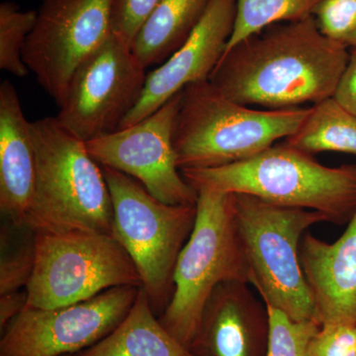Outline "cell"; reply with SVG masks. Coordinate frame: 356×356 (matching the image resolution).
I'll return each instance as SVG.
<instances>
[{
    "instance_id": "9c48e42d",
    "label": "cell",
    "mask_w": 356,
    "mask_h": 356,
    "mask_svg": "<svg viewBox=\"0 0 356 356\" xmlns=\"http://www.w3.org/2000/svg\"><path fill=\"white\" fill-rule=\"evenodd\" d=\"M147 76L132 47L112 34L74 72L56 118L84 143L116 132L139 102Z\"/></svg>"
},
{
    "instance_id": "d4e9b609",
    "label": "cell",
    "mask_w": 356,
    "mask_h": 356,
    "mask_svg": "<svg viewBox=\"0 0 356 356\" xmlns=\"http://www.w3.org/2000/svg\"><path fill=\"white\" fill-rule=\"evenodd\" d=\"M161 0H114L113 34L132 47L134 40Z\"/></svg>"
},
{
    "instance_id": "d6986e66",
    "label": "cell",
    "mask_w": 356,
    "mask_h": 356,
    "mask_svg": "<svg viewBox=\"0 0 356 356\" xmlns=\"http://www.w3.org/2000/svg\"><path fill=\"white\" fill-rule=\"evenodd\" d=\"M304 153L334 152L356 156V116L334 97L311 106L298 130L284 140Z\"/></svg>"
},
{
    "instance_id": "ba28073f",
    "label": "cell",
    "mask_w": 356,
    "mask_h": 356,
    "mask_svg": "<svg viewBox=\"0 0 356 356\" xmlns=\"http://www.w3.org/2000/svg\"><path fill=\"white\" fill-rule=\"evenodd\" d=\"M36 264L27 307L74 305L121 286L142 287L137 267L109 234L35 232Z\"/></svg>"
},
{
    "instance_id": "ac0fdd59",
    "label": "cell",
    "mask_w": 356,
    "mask_h": 356,
    "mask_svg": "<svg viewBox=\"0 0 356 356\" xmlns=\"http://www.w3.org/2000/svg\"><path fill=\"white\" fill-rule=\"evenodd\" d=\"M212 0H161L138 33L132 51L144 67L161 65L197 27Z\"/></svg>"
},
{
    "instance_id": "ffe728a7",
    "label": "cell",
    "mask_w": 356,
    "mask_h": 356,
    "mask_svg": "<svg viewBox=\"0 0 356 356\" xmlns=\"http://www.w3.org/2000/svg\"><path fill=\"white\" fill-rule=\"evenodd\" d=\"M321 0H236L233 34L226 51L268 26L313 16Z\"/></svg>"
},
{
    "instance_id": "3957f363",
    "label": "cell",
    "mask_w": 356,
    "mask_h": 356,
    "mask_svg": "<svg viewBox=\"0 0 356 356\" xmlns=\"http://www.w3.org/2000/svg\"><path fill=\"white\" fill-rule=\"evenodd\" d=\"M36 181L25 219L34 232L113 231V204L102 166L86 143L56 117L30 122Z\"/></svg>"
},
{
    "instance_id": "83f0119b",
    "label": "cell",
    "mask_w": 356,
    "mask_h": 356,
    "mask_svg": "<svg viewBox=\"0 0 356 356\" xmlns=\"http://www.w3.org/2000/svg\"><path fill=\"white\" fill-rule=\"evenodd\" d=\"M28 294L26 289L0 295V330L1 332L7 325L17 317L27 306Z\"/></svg>"
},
{
    "instance_id": "7a4b0ae2",
    "label": "cell",
    "mask_w": 356,
    "mask_h": 356,
    "mask_svg": "<svg viewBox=\"0 0 356 356\" xmlns=\"http://www.w3.org/2000/svg\"><path fill=\"white\" fill-rule=\"evenodd\" d=\"M180 172L197 192L247 194L315 211L339 226L348 225L356 212V165H324L285 142L232 165Z\"/></svg>"
},
{
    "instance_id": "484cf974",
    "label": "cell",
    "mask_w": 356,
    "mask_h": 356,
    "mask_svg": "<svg viewBox=\"0 0 356 356\" xmlns=\"http://www.w3.org/2000/svg\"><path fill=\"white\" fill-rule=\"evenodd\" d=\"M356 325L327 324L309 344L308 356H356Z\"/></svg>"
},
{
    "instance_id": "7c38bea8",
    "label": "cell",
    "mask_w": 356,
    "mask_h": 356,
    "mask_svg": "<svg viewBox=\"0 0 356 356\" xmlns=\"http://www.w3.org/2000/svg\"><path fill=\"white\" fill-rule=\"evenodd\" d=\"M184 90L138 123L86 143L88 153L100 165L134 178L154 198L170 205H196L198 200V192L178 168L173 145Z\"/></svg>"
},
{
    "instance_id": "f1b7e54d",
    "label": "cell",
    "mask_w": 356,
    "mask_h": 356,
    "mask_svg": "<svg viewBox=\"0 0 356 356\" xmlns=\"http://www.w3.org/2000/svg\"><path fill=\"white\" fill-rule=\"evenodd\" d=\"M344 44H346L348 48L356 49V28L353 30L350 36L348 37V39L344 41Z\"/></svg>"
},
{
    "instance_id": "30bf717a",
    "label": "cell",
    "mask_w": 356,
    "mask_h": 356,
    "mask_svg": "<svg viewBox=\"0 0 356 356\" xmlns=\"http://www.w3.org/2000/svg\"><path fill=\"white\" fill-rule=\"evenodd\" d=\"M113 1H42L23 60L58 106L76 70L113 34Z\"/></svg>"
},
{
    "instance_id": "5bb4252c",
    "label": "cell",
    "mask_w": 356,
    "mask_h": 356,
    "mask_svg": "<svg viewBox=\"0 0 356 356\" xmlns=\"http://www.w3.org/2000/svg\"><path fill=\"white\" fill-rule=\"evenodd\" d=\"M268 309L240 281L222 282L207 300L188 350L193 356H266Z\"/></svg>"
},
{
    "instance_id": "52a82bcc",
    "label": "cell",
    "mask_w": 356,
    "mask_h": 356,
    "mask_svg": "<svg viewBox=\"0 0 356 356\" xmlns=\"http://www.w3.org/2000/svg\"><path fill=\"white\" fill-rule=\"evenodd\" d=\"M113 204L112 236L137 267L158 317L172 300L178 257L195 225L196 205H170L154 198L137 180L102 166Z\"/></svg>"
},
{
    "instance_id": "5b68a950",
    "label": "cell",
    "mask_w": 356,
    "mask_h": 356,
    "mask_svg": "<svg viewBox=\"0 0 356 356\" xmlns=\"http://www.w3.org/2000/svg\"><path fill=\"white\" fill-rule=\"evenodd\" d=\"M196 207L195 225L175 266L172 300L159 317L168 332L187 348L215 288L228 281L252 283L236 226L233 194L198 191Z\"/></svg>"
},
{
    "instance_id": "8992f818",
    "label": "cell",
    "mask_w": 356,
    "mask_h": 356,
    "mask_svg": "<svg viewBox=\"0 0 356 356\" xmlns=\"http://www.w3.org/2000/svg\"><path fill=\"white\" fill-rule=\"evenodd\" d=\"M236 226L252 273V283L267 306L293 321L316 320V307L301 261L302 238L327 222L315 211L283 207L247 194H233Z\"/></svg>"
},
{
    "instance_id": "6da1fadb",
    "label": "cell",
    "mask_w": 356,
    "mask_h": 356,
    "mask_svg": "<svg viewBox=\"0 0 356 356\" xmlns=\"http://www.w3.org/2000/svg\"><path fill=\"white\" fill-rule=\"evenodd\" d=\"M350 48L327 38L315 17L277 23L225 51L209 81L247 106L299 108L334 97Z\"/></svg>"
},
{
    "instance_id": "2e32d148",
    "label": "cell",
    "mask_w": 356,
    "mask_h": 356,
    "mask_svg": "<svg viewBox=\"0 0 356 356\" xmlns=\"http://www.w3.org/2000/svg\"><path fill=\"white\" fill-rule=\"evenodd\" d=\"M36 181L30 122L10 81L0 86V211L6 221L25 226Z\"/></svg>"
},
{
    "instance_id": "8fae6325",
    "label": "cell",
    "mask_w": 356,
    "mask_h": 356,
    "mask_svg": "<svg viewBox=\"0 0 356 356\" xmlns=\"http://www.w3.org/2000/svg\"><path fill=\"white\" fill-rule=\"evenodd\" d=\"M140 287L111 288L74 305L27 307L1 332L0 356H70L102 341L117 327Z\"/></svg>"
},
{
    "instance_id": "603a6c76",
    "label": "cell",
    "mask_w": 356,
    "mask_h": 356,
    "mask_svg": "<svg viewBox=\"0 0 356 356\" xmlns=\"http://www.w3.org/2000/svg\"><path fill=\"white\" fill-rule=\"evenodd\" d=\"M269 343L266 356H308L309 344L321 325L317 321H293L283 312L267 306Z\"/></svg>"
},
{
    "instance_id": "e0dca14e",
    "label": "cell",
    "mask_w": 356,
    "mask_h": 356,
    "mask_svg": "<svg viewBox=\"0 0 356 356\" xmlns=\"http://www.w3.org/2000/svg\"><path fill=\"white\" fill-rule=\"evenodd\" d=\"M70 356H193L161 325L144 288L116 327L93 346Z\"/></svg>"
},
{
    "instance_id": "4316f807",
    "label": "cell",
    "mask_w": 356,
    "mask_h": 356,
    "mask_svg": "<svg viewBox=\"0 0 356 356\" xmlns=\"http://www.w3.org/2000/svg\"><path fill=\"white\" fill-rule=\"evenodd\" d=\"M344 109L356 116V49L350 48V58L334 95Z\"/></svg>"
},
{
    "instance_id": "f546056e",
    "label": "cell",
    "mask_w": 356,
    "mask_h": 356,
    "mask_svg": "<svg viewBox=\"0 0 356 356\" xmlns=\"http://www.w3.org/2000/svg\"><path fill=\"white\" fill-rule=\"evenodd\" d=\"M355 332H356V327H355Z\"/></svg>"
},
{
    "instance_id": "7402d4cb",
    "label": "cell",
    "mask_w": 356,
    "mask_h": 356,
    "mask_svg": "<svg viewBox=\"0 0 356 356\" xmlns=\"http://www.w3.org/2000/svg\"><path fill=\"white\" fill-rule=\"evenodd\" d=\"M36 18L37 11L21 10L15 2L0 4V69L4 72L18 77L29 74L23 51Z\"/></svg>"
},
{
    "instance_id": "4fadbf2b",
    "label": "cell",
    "mask_w": 356,
    "mask_h": 356,
    "mask_svg": "<svg viewBox=\"0 0 356 356\" xmlns=\"http://www.w3.org/2000/svg\"><path fill=\"white\" fill-rule=\"evenodd\" d=\"M236 13V0H212L189 39L165 63L147 74L139 102L120 129L154 113L186 86L209 81L233 34Z\"/></svg>"
},
{
    "instance_id": "9a60e30c",
    "label": "cell",
    "mask_w": 356,
    "mask_h": 356,
    "mask_svg": "<svg viewBox=\"0 0 356 356\" xmlns=\"http://www.w3.org/2000/svg\"><path fill=\"white\" fill-rule=\"evenodd\" d=\"M300 261L321 325H356V212L334 243L307 232L300 245Z\"/></svg>"
},
{
    "instance_id": "44dd1931",
    "label": "cell",
    "mask_w": 356,
    "mask_h": 356,
    "mask_svg": "<svg viewBox=\"0 0 356 356\" xmlns=\"http://www.w3.org/2000/svg\"><path fill=\"white\" fill-rule=\"evenodd\" d=\"M1 228L0 295L26 289L36 264L35 232L25 226L19 241L15 242L16 226L6 221Z\"/></svg>"
},
{
    "instance_id": "cb8c5ba5",
    "label": "cell",
    "mask_w": 356,
    "mask_h": 356,
    "mask_svg": "<svg viewBox=\"0 0 356 356\" xmlns=\"http://www.w3.org/2000/svg\"><path fill=\"white\" fill-rule=\"evenodd\" d=\"M313 16L325 36L344 44L356 28V0H321Z\"/></svg>"
},
{
    "instance_id": "277c9868",
    "label": "cell",
    "mask_w": 356,
    "mask_h": 356,
    "mask_svg": "<svg viewBox=\"0 0 356 356\" xmlns=\"http://www.w3.org/2000/svg\"><path fill=\"white\" fill-rule=\"evenodd\" d=\"M311 107L255 109L229 99L210 81L186 86L173 131L180 170L245 161L286 140Z\"/></svg>"
}]
</instances>
